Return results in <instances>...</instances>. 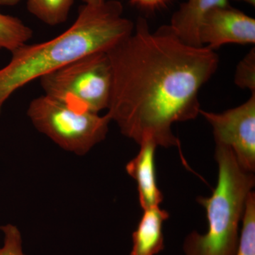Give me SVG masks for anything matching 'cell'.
<instances>
[{
	"label": "cell",
	"instance_id": "1",
	"mask_svg": "<svg viewBox=\"0 0 255 255\" xmlns=\"http://www.w3.org/2000/svg\"><path fill=\"white\" fill-rule=\"evenodd\" d=\"M107 53L112 122L138 145L149 140L165 148L180 147L172 126L199 115V91L219 68L217 53L184 43L169 25L151 31L142 17Z\"/></svg>",
	"mask_w": 255,
	"mask_h": 255
},
{
	"label": "cell",
	"instance_id": "2",
	"mask_svg": "<svg viewBox=\"0 0 255 255\" xmlns=\"http://www.w3.org/2000/svg\"><path fill=\"white\" fill-rule=\"evenodd\" d=\"M118 0L85 4L70 27L49 41L26 44L11 52L7 65L0 69V112L16 90L96 52H107L133 31L135 23L124 17Z\"/></svg>",
	"mask_w": 255,
	"mask_h": 255
},
{
	"label": "cell",
	"instance_id": "3",
	"mask_svg": "<svg viewBox=\"0 0 255 255\" xmlns=\"http://www.w3.org/2000/svg\"><path fill=\"white\" fill-rule=\"evenodd\" d=\"M215 158L219 167L216 187L209 197L197 201L206 210L207 231H193L184 239L185 255H236L240 226L248 194L255 187V177L238 164L233 150L216 144Z\"/></svg>",
	"mask_w": 255,
	"mask_h": 255
},
{
	"label": "cell",
	"instance_id": "4",
	"mask_svg": "<svg viewBox=\"0 0 255 255\" xmlns=\"http://www.w3.org/2000/svg\"><path fill=\"white\" fill-rule=\"evenodd\" d=\"M39 80L45 95L75 110L100 113L108 109L112 72L107 52L84 55Z\"/></svg>",
	"mask_w": 255,
	"mask_h": 255
},
{
	"label": "cell",
	"instance_id": "5",
	"mask_svg": "<svg viewBox=\"0 0 255 255\" xmlns=\"http://www.w3.org/2000/svg\"><path fill=\"white\" fill-rule=\"evenodd\" d=\"M27 115L38 131L78 155H85L105 140L112 122L107 114L76 110L45 95L30 102Z\"/></svg>",
	"mask_w": 255,
	"mask_h": 255
},
{
	"label": "cell",
	"instance_id": "6",
	"mask_svg": "<svg viewBox=\"0 0 255 255\" xmlns=\"http://www.w3.org/2000/svg\"><path fill=\"white\" fill-rule=\"evenodd\" d=\"M213 128L216 144L228 146L238 164L247 171L255 170V92L236 108L222 112L200 110Z\"/></svg>",
	"mask_w": 255,
	"mask_h": 255
},
{
	"label": "cell",
	"instance_id": "7",
	"mask_svg": "<svg viewBox=\"0 0 255 255\" xmlns=\"http://www.w3.org/2000/svg\"><path fill=\"white\" fill-rule=\"evenodd\" d=\"M201 46L214 50L228 43H255V19L230 5L208 11L199 28Z\"/></svg>",
	"mask_w": 255,
	"mask_h": 255
},
{
	"label": "cell",
	"instance_id": "8",
	"mask_svg": "<svg viewBox=\"0 0 255 255\" xmlns=\"http://www.w3.org/2000/svg\"><path fill=\"white\" fill-rule=\"evenodd\" d=\"M137 155L126 166L127 173L137 182L138 199L144 210L159 206L163 201L156 179L155 164L157 145L152 140H145L140 144Z\"/></svg>",
	"mask_w": 255,
	"mask_h": 255
},
{
	"label": "cell",
	"instance_id": "9",
	"mask_svg": "<svg viewBox=\"0 0 255 255\" xmlns=\"http://www.w3.org/2000/svg\"><path fill=\"white\" fill-rule=\"evenodd\" d=\"M228 5V0H187L172 15L169 26L184 43L203 46L199 38L201 19L210 10Z\"/></svg>",
	"mask_w": 255,
	"mask_h": 255
},
{
	"label": "cell",
	"instance_id": "10",
	"mask_svg": "<svg viewBox=\"0 0 255 255\" xmlns=\"http://www.w3.org/2000/svg\"><path fill=\"white\" fill-rule=\"evenodd\" d=\"M169 217V213L159 206L144 210L136 230L132 234L130 255H156L163 251L162 228Z\"/></svg>",
	"mask_w": 255,
	"mask_h": 255
},
{
	"label": "cell",
	"instance_id": "11",
	"mask_svg": "<svg viewBox=\"0 0 255 255\" xmlns=\"http://www.w3.org/2000/svg\"><path fill=\"white\" fill-rule=\"evenodd\" d=\"M74 0H28L30 14L49 26L65 23L68 18Z\"/></svg>",
	"mask_w": 255,
	"mask_h": 255
},
{
	"label": "cell",
	"instance_id": "12",
	"mask_svg": "<svg viewBox=\"0 0 255 255\" xmlns=\"http://www.w3.org/2000/svg\"><path fill=\"white\" fill-rule=\"evenodd\" d=\"M33 36V31L21 19L0 12V49L12 52L26 44Z\"/></svg>",
	"mask_w": 255,
	"mask_h": 255
},
{
	"label": "cell",
	"instance_id": "13",
	"mask_svg": "<svg viewBox=\"0 0 255 255\" xmlns=\"http://www.w3.org/2000/svg\"><path fill=\"white\" fill-rule=\"evenodd\" d=\"M236 255H255V194H248Z\"/></svg>",
	"mask_w": 255,
	"mask_h": 255
},
{
	"label": "cell",
	"instance_id": "14",
	"mask_svg": "<svg viewBox=\"0 0 255 255\" xmlns=\"http://www.w3.org/2000/svg\"><path fill=\"white\" fill-rule=\"evenodd\" d=\"M235 83L242 89L255 92V49L253 48L238 64L235 74Z\"/></svg>",
	"mask_w": 255,
	"mask_h": 255
},
{
	"label": "cell",
	"instance_id": "15",
	"mask_svg": "<svg viewBox=\"0 0 255 255\" xmlns=\"http://www.w3.org/2000/svg\"><path fill=\"white\" fill-rule=\"evenodd\" d=\"M0 230L4 233V244L0 247V255H26L23 253L22 237L16 226L6 224Z\"/></svg>",
	"mask_w": 255,
	"mask_h": 255
},
{
	"label": "cell",
	"instance_id": "16",
	"mask_svg": "<svg viewBox=\"0 0 255 255\" xmlns=\"http://www.w3.org/2000/svg\"><path fill=\"white\" fill-rule=\"evenodd\" d=\"M169 1V0H130L132 4L150 11L163 7Z\"/></svg>",
	"mask_w": 255,
	"mask_h": 255
},
{
	"label": "cell",
	"instance_id": "17",
	"mask_svg": "<svg viewBox=\"0 0 255 255\" xmlns=\"http://www.w3.org/2000/svg\"><path fill=\"white\" fill-rule=\"evenodd\" d=\"M22 0H0V9L6 6H13L21 2Z\"/></svg>",
	"mask_w": 255,
	"mask_h": 255
},
{
	"label": "cell",
	"instance_id": "18",
	"mask_svg": "<svg viewBox=\"0 0 255 255\" xmlns=\"http://www.w3.org/2000/svg\"><path fill=\"white\" fill-rule=\"evenodd\" d=\"M84 2L87 4L97 5L102 4L105 0H83Z\"/></svg>",
	"mask_w": 255,
	"mask_h": 255
},
{
	"label": "cell",
	"instance_id": "19",
	"mask_svg": "<svg viewBox=\"0 0 255 255\" xmlns=\"http://www.w3.org/2000/svg\"><path fill=\"white\" fill-rule=\"evenodd\" d=\"M233 1H243V2H246L253 6H255V0H233Z\"/></svg>",
	"mask_w": 255,
	"mask_h": 255
}]
</instances>
